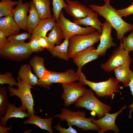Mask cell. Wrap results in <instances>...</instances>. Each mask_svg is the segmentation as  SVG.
Returning <instances> with one entry per match:
<instances>
[{
  "mask_svg": "<svg viewBox=\"0 0 133 133\" xmlns=\"http://www.w3.org/2000/svg\"><path fill=\"white\" fill-rule=\"evenodd\" d=\"M56 21L52 16L41 20L36 27L33 30L29 40L34 38L41 36H46L49 31L51 30L56 23Z\"/></svg>",
  "mask_w": 133,
  "mask_h": 133,
  "instance_id": "cell-17",
  "label": "cell"
},
{
  "mask_svg": "<svg viewBox=\"0 0 133 133\" xmlns=\"http://www.w3.org/2000/svg\"><path fill=\"white\" fill-rule=\"evenodd\" d=\"M31 35L26 32L20 34L11 35L8 38V42L24 41L26 39L30 38Z\"/></svg>",
  "mask_w": 133,
  "mask_h": 133,
  "instance_id": "cell-34",
  "label": "cell"
},
{
  "mask_svg": "<svg viewBox=\"0 0 133 133\" xmlns=\"http://www.w3.org/2000/svg\"><path fill=\"white\" fill-rule=\"evenodd\" d=\"M120 16L121 17H126L133 14V2L128 7L121 9L117 10Z\"/></svg>",
  "mask_w": 133,
  "mask_h": 133,
  "instance_id": "cell-36",
  "label": "cell"
},
{
  "mask_svg": "<svg viewBox=\"0 0 133 133\" xmlns=\"http://www.w3.org/2000/svg\"><path fill=\"white\" fill-rule=\"evenodd\" d=\"M33 52L29 43L24 41H9L0 49V57L3 59L20 61L28 59Z\"/></svg>",
  "mask_w": 133,
  "mask_h": 133,
  "instance_id": "cell-4",
  "label": "cell"
},
{
  "mask_svg": "<svg viewBox=\"0 0 133 133\" xmlns=\"http://www.w3.org/2000/svg\"><path fill=\"white\" fill-rule=\"evenodd\" d=\"M122 46L124 49L128 52L133 51V30L128 36L124 37Z\"/></svg>",
  "mask_w": 133,
  "mask_h": 133,
  "instance_id": "cell-33",
  "label": "cell"
},
{
  "mask_svg": "<svg viewBox=\"0 0 133 133\" xmlns=\"http://www.w3.org/2000/svg\"><path fill=\"white\" fill-rule=\"evenodd\" d=\"M77 72L70 69L63 72L45 71L41 79H39L37 85L46 89H49L52 83H59L62 84L79 80Z\"/></svg>",
  "mask_w": 133,
  "mask_h": 133,
  "instance_id": "cell-7",
  "label": "cell"
},
{
  "mask_svg": "<svg viewBox=\"0 0 133 133\" xmlns=\"http://www.w3.org/2000/svg\"><path fill=\"white\" fill-rule=\"evenodd\" d=\"M66 1L67 5L64 8L68 15L74 19L85 17L93 11L90 8L77 1L68 0Z\"/></svg>",
  "mask_w": 133,
  "mask_h": 133,
  "instance_id": "cell-16",
  "label": "cell"
},
{
  "mask_svg": "<svg viewBox=\"0 0 133 133\" xmlns=\"http://www.w3.org/2000/svg\"><path fill=\"white\" fill-rule=\"evenodd\" d=\"M101 34L97 31L87 34L75 35L70 37L68 48L69 58L99 42Z\"/></svg>",
  "mask_w": 133,
  "mask_h": 133,
  "instance_id": "cell-6",
  "label": "cell"
},
{
  "mask_svg": "<svg viewBox=\"0 0 133 133\" xmlns=\"http://www.w3.org/2000/svg\"><path fill=\"white\" fill-rule=\"evenodd\" d=\"M29 45L32 52H38L43 51L44 49L39 46L38 41V38H34L29 40Z\"/></svg>",
  "mask_w": 133,
  "mask_h": 133,
  "instance_id": "cell-35",
  "label": "cell"
},
{
  "mask_svg": "<svg viewBox=\"0 0 133 133\" xmlns=\"http://www.w3.org/2000/svg\"><path fill=\"white\" fill-rule=\"evenodd\" d=\"M38 41L40 46L42 48L48 49L49 48L47 37L46 36H41L38 38Z\"/></svg>",
  "mask_w": 133,
  "mask_h": 133,
  "instance_id": "cell-39",
  "label": "cell"
},
{
  "mask_svg": "<svg viewBox=\"0 0 133 133\" xmlns=\"http://www.w3.org/2000/svg\"><path fill=\"white\" fill-rule=\"evenodd\" d=\"M129 86L130 87L132 95L133 96V71L131 75L130 81L129 83ZM128 108L129 109L131 108L130 110L128 116L129 118L130 119L132 117L131 113L133 111V101L132 103L129 105Z\"/></svg>",
  "mask_w": 133,
  "mask_h": 133,
  "instance_id": "cell-38",
  "label": "cell"
},
{
  "mask_svg": "<svg viewBox=\"0 0 133 133\" xmlns=\"http://www.w3.org/2000/svg\"><path fill=\"white\" fill-rule=\"evenodd\" d=\"M111 0H104L105 3H109Z\"/></svg>",
  "mask_w": 133,
  "mask_h": 133,
  "instance_id": "cell-42",
  "label": "cell"
},
{
  "mask_svg": "<svg viewBox=\"0 0 133 133\" xmlns=\"http://www.w3.org/2000/svg\"><path fill=\"white\" fill-rule=\"evenodd\" d=\"M54 128L60 133H77L76 130L73 129L71 126H69L67 128L62 127L59 123L54 127Z\"/></svg>",
  "mask_w": 133,
  "mask_h": 133,
  "instance_id": "cell-37",
  "label": "cell"
},
{
  "mask_svg": "<svg viewBox=\"0 0 133 133\" xmlns=\"http://www.w3.org/2000/svg\"><path fill=\"white\" fill-rule=\"evenodd\" d=\"M53 117L59 118L61 121H66L68 127L74 125L84 131H98L100 129L99 127L92 122L95 119V117H86V114L83 111H73L66 108H63L60 113Z\"/></svg>",
  "mask_w": 133,
  "mask_h": 133,
  "instance_id": "cell-3",
  "label": "cell"
},
{
  "mask_svg": "<svg viewBox=\"0 0 133 133\" xmlns=\"http://www.w3.org/2000/svg\"><path fill=\"white\" fill-rule=\"evenodd\" d=\"M79 77V82L83 85H88L95 92L98 97L113 98L115 93H121V87L120 82L116 78L110 76L106 81L99 82L91 81L86 79V77L82 71H77Z\"/></svg>",
  "mask_w": 133,
  "mask_h": 133,
  "instance_id": "cell-2",
  "label": "cell"
},
{
  "mask_svg": "<svg viewBox=\"0 0 133 133\" xmlns=\"http://www.w3.org/2000/svg\"><path fill=\"white\" fill-rule=\"evenodd\" d=\"M122 43V40L120 41L119 45L114 50L107 61L100 65L101 68L105 72H111L131 59L129 52L123 48Z\"/></svg>",
  "mask_w": 133,
  "mask_h": 133,
  "instance_id": "cell-11",
  "label": "cell"
},
{
  "mask_svg": "<svg viewBox=\"0 0 133 133\" xmlns=\"http://www.w3.org/2000/svg\"><path fill=\"white\" fill-rule=\"evenodd\" d=\"M81 83L72 82L62 84L63 92L61 98L65 107L74 103L85 93L87 89Z\"/></svg>",
  "mask_w": 133,
  "mask_h": 133,
  "instance_id": "cell-10",
  "label": "cell"
},
{
  "mask_svg": "<svg viewBox=\"0 0 133 133\" xmlns=\"http://www.w3.org/2000/svg\"><path fill=\"white\" fill-rule=\"evenodd\" d=\"M67 0H52V16L56 22L59 20V14L62 9L67 5L65 1Z\"/></svg>",
  "mask_w": 133,
  "mask_h": 133,
  "instance_id": "cell-31",
  "label": "cell"
},
{
  "mask_svg": "<svg viewBox=\"0 0 133 133\" xmlns=\"http://www.w3.org/2000/svg\"><path fill=\"white\" fill-rule=\"evenodd\" d=\"M17 79L18 88L16 89L13 86L9 85L8 89L10 92L9 95L18 97L21 101L22 106L27 109L29 115L31 116L34 115L35 112L33 109L34 100L31 91V89L33 87L21 80L18 76Z\"/></svg>",
  "mask_w": 133,
  "mask_h": 133,
  "instance_id": "cell-8",
  "label": "cell"
},
{
  "mask_svg": "<svg viewBox=\"0 0 133 133\" xmlns=\"http://www.w3.org/2000/svg\"><path fill=\"white\" fill-rule=\"evenodd\" d=\"M20 29L12 16H6L0 18V31L7 37L19 34Z\"/></svg>",
  "mask_w": 133,
  "mask_h": 133,
  "instance_id": "cell-18",
  "label": "cell"
},
{
  "mask_svg": "<svg viewBox=\"0 0 133 133\" xmlns=\"http://www.w3.org/2000/svg\"><path fill=\"white\" fill-rule=\"evenodd\" d=\"M9 103L7 89L5 86L0 87V117L5 115Z\"/></svg>",
  "mask_w": 133,
  "mask_h": 133,
  "instance_id": "cell-30",
  "label": "cell"
},
{
  "mask_svg": "<svg viewBox=\"0 0 133 133\" xmlns=\"http://www.w3.org/2000/svg\"><path fill=\"white\" fill-rule=\"evenodd\" d=\"M77 108L83 107L94 112L99 118L103 117L111 109L110 106L99 100L91 89H87L85 94L75 103Z\"/></svg>",
  "mask_w": 133,
  "mask_h": 133,
  "instance_id": "cell-5",
  "label": "cell"
},
{
  "mask_svg": "<svg viewBox=\"0 0 133 133\" xmlns=\"http://www.w3.org/2000/svg\"><path fill=\"white\" fill-rule=\"evenodd\" d=\"M4 34L0 31V49L3 48L8 42L7 39Z\"/></svg>",
  "mask_w": 133,
  "mask_h": 133,
  "instance_id": "cell-40",
  "label": "cell"
},
{
  "mask_svg": "<svg viewBox=\"0 0 133 133\" xmlns=\"http://www.w3.org/2000/svg\"><path fill=\"white\" fill-rule=\"evenodd\" d=\"M18 3V1L12 0H1L0 2V18L8 16H12L14 7Z\"/></svg>",
  "mask_w": 133,
  "mask_h": 133,
  "instance_id": "cell-29",
  "label": "cell"
},
{
  "mask_svg": "<svg viewBox=\"0 0 133 133\" xmlns=\"http://www.w3.org/2000/svg\"><path fill=\"white\" fill-rule=\"evenodd\" d=\"M99 56L96 49L92 46L77 53L72 58L74 63L78 67L77 70L82 71L84 65L97 59Z\"/></svg>",
  "mask_w": 133,
  "mask_h": 133,
  "instance_id": "cell-15",
  "label": "cell"
},
{
  "mask_svg": "<svg viewBox=\"0 0 133 133\" xmlns=\"http://www.w3.org/2000/svg\"><path fill=\"white\" fill-rule=\"evenodd\" d=\"M89 6L93 11L103 17L110 23L116 31L117 39L120 41L122 40L125 33L133 30V24L124 21L117 10L109 3H105L102 6L95 4Z\"/></svg>",
  "mask_w": 133,
  "mask_h": 133,
  "instance_id": "cell-1",
  "label": "cell"
},
{
  "mask_svg": "<svg viewBox=\"0 0 133 133\" xmlns=\"http://www.w3.org/2000/svg\"><path fill=\"white\" fill-rule=\"evenodd\" d=\"M132 61L131 59L128 60L113 70L116 79L119 82H122L126 87H129L131 75L132 71L130 70V67Z\"/></svg>",
  "mask_w": 133,
  "mask_h": 133,
  "instance_id": "cell-20",
  "label": "cell"
},
{
  "mask_svg": "<svg viewBox=\"0 0 133 133\" xmlns=\"http://www.w3.org/2000/svg\"><path fill=\"white\" fill-rule=\"evenodd\" d=\"M41 20L52 16L50 8V0H32Z\"/></svg>",
  "mask_w": 133,
  "mask_h": 133,
  "instance_id": "cell-26",
  "label": "cell"
},
{
  "mask_svg": "<svg viewBox=\"0 0 133 133\" xmlns=\"http://www.w3.org/2000/svg\"><path fill=\"white\" fill-rule=\"evenodd\" d=\"M26 109L22 106L17 108L14 104L9 103L4 116L0 118V125L5 126L8 120L11 117L23 118L29 117L28 112H26Z\"/></svg>",
  "mask_w": 133,
  "mask_h": 133,
  "instance_id": "cell-19",
  "label": "cell"
},
{
  "mask_svg": "<svg viewBox=\"0 0 133 133\" xmlns=\"http://www.w3.org/2000/svg\"><path fill=\"white\" fill-rule=\"evenodd\" d=\"M102 32L100 36V42L96 49L99 56H104L108 49L112 47H116L117 44L113 41V39L111 34L112 27L105 19L102 23Z\"/></svg>",
  "mask_w": 133,
  "mask_h": 133,
  "instance_id": "cell-12",
  "label": "cell"
},
{
  "mask_svg": "<svg viewBox=\"0 0 133 133\" xmlns=\"http://www.w3.org/2000/svg\"><path fill=\"white\" fill-rule=\"evenodd\" d=\"M47 37L49 46V48L47 50L48 51L53 47L55 45H59L61 44L63 39L62 33L60 29L56 23Z\"/></svg>",
  "mask_w": 133,
  "mask_h": 133,
  "instance_id": "cell-28",
  "label": "cell"
},
{
  "mask_svg": "<svg viewBox=\"0 0 133 133\" xmlns=\"http://www.w3.org/2000/svg\"><path fill=\"white\" fill-rule=\"evenodd\" d=\"M12 127H8L0 125V133H9L8 131L12 130Z\"/></svg>",
  "mask_w": 133,
  "mask_h": 133,
  "instance_id": "cell-41",
  "label": "cell"
},
{
  "mask_svg": "<svg viewBox=\"0 0 133 133\" xmlns=\"http://www.w3.org/2000/svg\"><path fill=\"white\" fill-rule=\"evenodd\" d=\"M43 58L38 55L33 56L29 61L35 74L39 79L41 78L45 71L47 70L45 66Z\"/></svg>",
  "mask_w": 133,
  "mask_h": 133,
  "instance_id": "cell-27",
  "label": "cell"
},
{
  "mask_svg": "<svg viewBox=\"0 0 133 133\" xmlns=\"http://www.w3.org/2000/svg\"><path fill=\"white\" fill-rule=\"evenodd\" d=\"M30 8L28 16L27 26L28 33L31 35L33 30L41 20L39 15L32 1H30Z\"/></svg>",
  "mask_w": 133,
  "mask_h": 133,
  "instance_id": "cell-24",
  "label": "cell"
},
{
  "mask_svg": "<svg viewBox=\"0 0 133 133\" xmlns=\"http://www.w3.org/2000/svg\"><path fill=\"white\" fill-rule=\"evenodd\" d=\"M30 65L21 66L18 72V77L26 83L32 86L37 85L38 79L35 74L32 73Z\"/></svg>",
  "mask_w": 133,
  "mask_h": 133,
  "instance_id": "cell-22",
  "label": "cell"
},
{
  "mask_svg": "<svg viewBox=\"0 0 133 133\" xmlns=\"http://www.w3.org/2000/svg\"><path fill=\"white\" fill-rule=\"evenodd\" d=\"M17 5L13 13L12 16L19 28L27 31V14L30 8V2L23 3L21 0L18 1Z\"/></svg>",
  "mask_w": 133,
  "mask_h": 133,
  "instance_id": "cell-14",
  "label": "cell"
},
{
  "mask_svg": "<svg viewBox=\"0 0 133 133\" xmlns=\"http://www.w3.org/2000/svg\"><path fill=\"white\" fill-rule=\"evenodd\" d=\"M53 118L50 117L47 118H42L37 115H34L29 117L28 119L24 121V124H33L35 125L41 129L48 131L50 133H53L51 127Z\"/></svg>",
  "mask_w": 133,
  "mask_h": 133,
  "instance_id": "cell-23",
  "label": "cell"
},
{
  "mask_svg": "<svg viewBox=\"0 0 133 133\" xmlns=\"http://www.w3.org/2000/svg\"><path fill=\"white\" fill-rule=\"evenodd\" d=\"M126 105L124 106L119 111L114 113H107L103 117L97 120H93L92 122L97 125L100 128L98 133H103L108 130H112L115 133H118L119 131V129L116 124V119L118 115L121 113L123 110L126 108Z\"/></svg>",
  "mask_w": 133,
  "mask_h": 133,
  "instance_id": "cell-13",
  "label": "cell"
},
{
  "mask_svg": "<svg viewBox=\"0 0 133 133\" xmlns=\"http://www.w3.org/2000/svg\"><path fill=\"white\" fill-rule=\"evenodd\" d=\"M69 40L68 38L65 39L62 44L56 45L48 51L54 57L64 61H68L69 58L68 52Z\"/></svg>",
  "mask_w": 133,
  "mask_h": 133,
  "instance_id": "cell-25",
  "label": "cell"
},
{
  "mask_svg": "<svg viewBox=\"0 0 133 133\" xmlns=\"http://www.w3.org/2000/svg\"><path fill=\"white\" fill-rule=\"evenodd\" d=\"M98 14L93 11L86 17L78 19H74V22L80 25L90 26L95 28L97 31L101 33L102 23L98 18Z\"/></svg>",
  "mask_w": 133,
  "mask_h": 133,
  "instance_id": "cell-21",
  "label": "cell"
},
{
  "mask_svg": "<svg viewBox=\"0 0 133 133\" xmlns=\"http://www.w3.org/2000/svg\"><path fill=\"white\" fill-rule=\"evenodd\" d=\"M17 83L11 72H7L5 74H0V84L1 85L7 84L9 85L13 86H17Z\"/></svg>",
  "mask_w": 133,
  "mask_h": 133,
  "instance_id": "cell-32",
  "label": "cell"
},
{
  "mask_svg": "<svg viewBox=\"0 0 133 133\" xmlns=\"http://www.w3.org/2000/svg\"><path fill=\"white\" fill-rule=\"evenodd\" d=\"M56 24L60 29L62 33L63 38L69 39L76 35L87 34L96 31L91 26L86 27H81L74 22H73L66 18L62 10L59 14V20Z\"/></svg>",
  "mask_w": 133,
  "mask_h": 133,
  "instance_id": "cell-9",
  "label": "cell"
},
{
  "mask_svg": "<svg viewBox=\"0 0 133 133\" xmlns=\"http://www.w3.org/2000/svg\"><path fill=\"white\" fill-rule=\"evenodd\" d=\"M18 0V1H20L21 0Z\"/></svg>",
  "mask_w": 133,
  "mask_h": 133,
  "instance_id": "cell-43",
  "label": "cell"
}]
</instances>
